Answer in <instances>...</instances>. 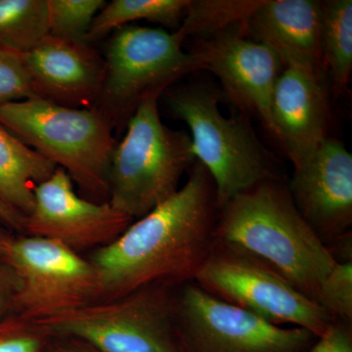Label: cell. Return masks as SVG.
Returning a JSON list of instances; mask_svg holds the SVG:
<instances>
[{
  "label": "cell",
  "mask_w": 352,
  "mask_h": 352,
  "mask_svg": "<svg viewBox=\"0 0 352 352\" xmlns=\"http://www.w3.org/2000/svg\"><path fill=\"white\" fill-rule=\"evenodd\" d=\"M22 57L36 97L66 107H94L104 58L89 43L50 34Z\"/></svg>",
  "instance_id": "obj_14"
},
{
  "label": "cell",
  "mask_w": 352,
  "mask_h": 352,
  "mask_svg": "<svg viewBox=\"0 0 352 352\" xmlns=\"http://www.w3.org/2000/svg\"><path fill=\"white\" fill-rule=\"evenodd\" d=\"M352 233L342 234L325 244L329 252L336 263H349L352 261Z\"/></svg>",
  "instance_id": "obj_27"
},
{
  "label": "cell",
  "mask_w": 352,
  "mask_h": 352,
  "mask_svg": "<svg viewBox=\"0 0 352 352\" xmlns=\"http://www.w3.org/2000/svg\"><path fill=\"white\" fill-rule=\"evenodd\" d=\"M45 352H98L80 340L66 337H51Z\"/></svg>",
  "instance_id": "obj_28"
},
{
  "label": "cell",
  "mask_w": 352,
  "mask_h": 352,
  "mask_svg": "<svg viewBox=\"0 0 352 352\" xmlns=\"http://www.w3.org/2000/svg\"><path fill=\"white\" fill-rule=\"evenodd\" d=\"M50 34L47 0H0V47L27 54Z\"/></svg>",
  "instance_id": "obj_20"
},
{
  "label": "cell",
  "mask_w": 352,
  "mask_h": 352,
  "mask_svg": "<svg viewBox=\"0 0 352 352\" xmlns=\"http://www.w3.org/2000/svg\"><path fill=\"white\" fill-rule=\"evenodd\" d=\"M195 282L219 300L274 325L305 329L320 337L333 321L267 263L215 241Z\"/></svg>",
  "instance_id": "obj_8"
},
{
  "label": "cell",
  "mask_w": 352,
  "mask_h": 352,
  "mask_svg": "<svg viewBox=\"0 0 352 352\" xmlns=\"http://www.w3.org/2000/svg\"><path fill=\"white\" fill-rule=\"evenodd\" d=\"M327 118L322 76L286 65L273 90L271 122L273 138L284 148L294 168L307 161L327 138Z\"/></svg>",
  "instance_id": "obj_15"
},
{
  "label": "cell",
  "mask_w": 352,
  "mask_h": 352,
  "mask_svg": "<svg viewBox=\"0 0 352 352\" xmlns=\"http://www.w3.org/2000/svg\"><path fill=\"white\" fill-rule=\"evenodd\" d=\"M217 191L207 168L196 161L179 190L134 220L110 244L92 252L99 298L110 300L153 285L195 281L214 244Z\"/></svg>",
  "instance_id": "obj_1"
},
{
  "label": "cell",
  "mask_w": 352,
  "mask_h": 352,
  "mask_svg": "<svg viewBox=\"0 0 352 352\" xmlns=\"http://www.w3.org/2000/svg\"><path fill=\"white\" fill-rule=\"evenodd\" d=\"M3 258L17 279L13 300L23 318L38 321L98 300L94 264L57 241L24 234L4 241Z\"/></svg>",
  "instance_id": "obj_10"
},
{
  "label": "cell",
  "mask_w": 352,
  "mask_h": 352,
  "mask_svg": "<svg viewBox=\"0 0 352 352\" xmlns=\"http://www.w3.org/2000/svg\"><path fill=\"white\" fill-rule=\"evenodd\" d=\"M50 36L67 41H85L103 0H47Z\"/></svg>",
  "instance_id": "obj_22"
},
{
  "label": "cell",
  "mask_w": 352,
  "mask_h": 352,
  "mask_svg": "<svg viewBox=\"0 0 352 352\" xmlns=\"http://www.w3.org/2000/svg\"><path fill=\"white\" fill-rule=\"evenodd\" d=\"M200 69L219 78L229 98L256 113L273 135L271 100L284 63L274 50L230 30L199 39L193 51Z\"/></svg>",
  "instance_id": "obj_12"
},
{
  "label": "cell",
  "mask_w": 352,
  "mask_h": 352,
  "mask_svg": "<svg viewBox=\"0 0 352 352\" xmlns=\"http://www.w3.org/2000/svg\"><path fill=\"white\" fill-rule=\"evenodd\" d=\"M175 314L184 352H305L318 339L219 300L195 281L176 289Z\"/></svg>",
  "instance_id": "obj_9"
},
{
  "label": "cell",
  "mask_w": 352,
  "mask_h": 352,
  "mask_svg": "<svg viewBox=\"0 0 352 352\" xmlns=\"http://www.w3.org/2000/svg\"><path fill=\"white\" fill-rule=\"evenodd\" d=\"M0 124L68 173L87 200L108 201L117 141L94 108H71L41 97L0 107Z\"/></svg>",
  "instance_id": "obj_3"
},
{
  "label": "cell",
  "mask_w": 352,
  "mask_h": 352,
  "mask_svg": "<svg viewBox=\"0 0 352 352\" xmlns=\"http://www.w3.org/2000/svg\"><path fill=\"white\" fill-rule=\"evenodd\" d=\"M133 221L109 201L78 195L68 173L57 168L34 190V207L25 217L23 233L57 241L80 254L110 244Z\"/></svg>",
  "instance_id": "obj_11"
},
{
  "label": "cell",
  "mask_w": 352,
  "mask_h": 352,
  "mask_svg": "<svg viewBox=\"0 0 352 352\" xmlns=\"http://www.w3.org/2000/svg\"><path fill=\"white\" fill-rule=\"evenodd\" d=\"M288 189L324 244L351 231L352 155L340 141L324 139L307 161L294 168Z\"/></svg>",
  "instance_id": "obj_13"
},
{
  "label": "cell",
  "mask_w": 352,
  "mask_h": 352,
  "mask_svg": "<svg viewBox=\"0 0 352 352\" xmlns=\"http://www.w3.org/2000/svg\"><path fill=\"white\" fill-rule=\"evenodd\" d=\"M322 1L261 0L243 34L275 51L284 66L295 65L322 76Z\"/></svg>",
  "instance_id": "obj_16"
},
{
  "label": "cell",
  "mask_w": 352,
  "mask_h": 352,
  "mask_svg": "<svg viewBox=\"0 0 352 352\" xmlns=\"http://www.w3.org/2000/svg\"><path fill=\"white\" fill-rule=\"evenodd\" d=\"M164 94L171 113L191 131L194 156L214 180L219 208L241 192L275 177L247 122L220 112L215 90L200 85H173Z\"/></svg>",
  "instance_id": "obj_7"
},
{
  "label": "cell",
  "mask_w": 352,
  "mask_h": 352,
  "mask_svg": "<svg viewBox=\"0 0 352 352\" xmlns=\"http://www.w3.org/2000/svg\"><path fill=\"white\" fill-rule=\"evenodd\" d=\"M321 53L336 94H344L352 72V1H322Z\"/></svg>",
  "instance_id": "obj_18"
},
{
  "label": "cell",
  "mask_w": 352,
  "mask_h": 352,
  "mask_svg": "<svg viewBox=\"0 0 352 352\" xmlns=\"http://www.w3.org/2000/svg\"><path fill=\"white\" fill-rule=\"evenodd\" d=\"M182 32L124 25L117 30L106 48L100 92L94 107L113 131L126 129L139 106L160 98L189 73L199 71L198 60L185 52Z\"/></svg>",
  "instance_id": "obj_6"
},
{
  "label": "cell",
  "mask_w": 352,
  "mask_h": 352,
  "mask_svg": "<svg viewBox=\"0 0 352 352\" xmlns=\"http://www.w3.org/2000/svg\"><path fill=\"white\" fill-rule=\"evenodd\" d=\"M4 239L3 237H1L0 236V258H3V254H4Z\"/></svg>",
  "instance_id": "obj_30"
},
{
  "label": "cell",
  "mask_w": 352,
  "mask_h": 352,
  "mask_svg": "<svg viewBox=\"0 0 352 352\" xmlns=\"http://www.w3.org/2000/svg\"><path fill=\"white\" fill-rule=\"evenodd\" d=\"M57 166L0 124V201L27 217L34 190Z\"/></svg>",
  "instance_id": "obj_17"
},
{
  "label": "cell",
  "mask_w": 352,
  "mask_h": 352,
  "mask_svg": "<svg viewBox=\"0 0 352 352\" xmlns=\"http://www.w3.org/2000/svg\"><path fill=\"white\" fill-rule=\"evenodd\" d=\"M316 302L333 319L352 321V261L335 264L322 281Z\"/></svg>",
  "instance_id": "obj_23"
},
{
  "label": "cell",
  "mask_w": 352,
  "mask_h": 352,
  "mask_svg": "<svg viewBox=\"0 0 352 352\" xmlns=\"http://www.w3.org/2000/svg\"><path fill=\"white\" fill-rule=\"evenodd\" d=\"M190 0H113L106 3L92 22L85 43L98 41L129 23L147 20L166 25L182 24Z\"/></svg>",
  "instance_id": "obj_19"
},
{
  "label": "cell",
  "mask_w": 352,
  "mask_h": 352,
  "mask_svg": "<svg viewBox=\"0 0 352 352\" xmlns=\"http://www.w3.org/2000/svg\"><path fill=\"white\" fill-rule=\"evenodd\" d=\"M4 302L3 298H2L1 295H0V311H1L2 308H3Z\"/></svg>",
  "instance_id": "obj_31"
},
{
  "label": "cell",
  "mask_w": 352,
  "mask_h": 352,
  "mask_svg": "<svg viewBox=\"0 0 352 352\" xmlns=\"http://www.w3.org/2000/svg\"><path fill=\"white\" fill-rule=\"evenodd\" d=\"M36 97L22 55L0 47V107Z\"/></svg>",
  "instance_id": "obj_24"
},
{
  "label": "cell",
  "mask_w": 352,
  "mask_h": 352,
  "mask_svg": "<svg viewBox=\"0 0 352 352\" xmlns=\"http://www.w3.org/2000/svg\"><path fill=\"white\" fill-rule=\"evenodd\" d=\"M157 101L154 97L139 106L111 162L108 201L133 220L175 195L196 162L190 135L163 124Z\"/></svg>",
  "instance_id": "obj_4"
},
{
  "label": "cell",
  "mask_w": 352,
  "mask_h": 352,
  "mask_svg": "<svg viewBox=\"0 0 352 352\" xmlns=\"http://www.w3.org/2000/svg\"><path fill=\"white\" fill-rule=\"evenodd\" d=\"M305 352H352V321L333 319L327 331Z\"/></svg>",
  "instance_id": "obj_26"
},
{
  "label": "cell",
  "mask_w": 352,
  "mask_h": 352,
  "mask_svg": "<svg viewBox=\"0 0 352 352\" xmlns=\"http://www.w3.org/2000/svg\"><path fill=\"white\" fill-rule=\"evenodd\" d=\"M177 287L153 285L34 322L50 337L80 340L98 352H184L176 324Z\"/></svg>",
  "instance_id": "obj_5"
},
{
  "label": "cell",
  "mask_w": 352,
  "mask_h": 352,
  "mask_svg": "<svg viewBox=\"0 0 352 352\" xmlns=\"http://www.w3.org/2000/svg\"><path fill=\"white\" fill-rule=\"evenodd\" d=\"M214 241L267 263L315 302L322 281L337 263L276 176L219 208Z\"/></svg>",
  "instance_id": "obj_2"
},
{
  "label": "cell",
  "mask_w": 352,
  "mask_h": 352,
  "mask_svg": "<svg viewBox=\"0 0 352 352\" xmlns=\"http://www.w3.org/2000/svg\"><path fill=\"white\" fill-rule=\"evenodd\" d=\"M50 340L34 321L19 315L0 324V352H45Z\"/></svg>",
  "instance_id": "obj_25"
},
{
  "label": "cell",
  "mask_w": 352,
  "mask_h": 352,
  "mask_svg": "<svg viewBox=\"0 0 352 352\" xmlns=\"http://www.w3.org/2000/svg\"><path fill=\"white\" fill-rule=\"evenodd\" d=\"M261 0H190L186 15L178 28L185 38L195 36L210 38L221 32L239 29Z\"/></svg>",
  "instance_id": "obj_21"
},
{
  "label": "cell",
  "mask_w": 352,
  "mask_h": 352,
  "mask_svg": "<svg viewBox=\"0 0 352 352\" xmlns=\"http://www.w3.org/2000/svg\"><path fill=\"white\" fill-rule=\"evenodd\" d=\"M25 217L17 210L0 201V222L14 230L23 232Z\"/></svg>",
  "instance_id": "obj_29"
}]
</instances>
